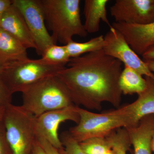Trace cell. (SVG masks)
<instances>
[{
  "label": "cell",
  "instance_id": "cell-6",
  "mask_svg": "<svg viewBox=\"0 0 154 154\" xmlns=\"http://www.w3.org/2000/svg\"><path fill=\"white\" fill-rule=\"evenodd\" d=\"M66 66L48 63L42 59L17 62L4 67L0 77L13 94L21 92L45 78L57 75Z\"/></svg>",
  "mask_w": 154,
  "mask_h": 154
},
{
  "label": "cell",
  "instance_id": "cell-12",
  "mask_svg": "<svg viewBox=\"0 0 154 154\" xmlns=\"http://www.w3.org/2000/svg\"><path fill=\"white\" fill-rule=\"evenodd\" d=\"M0 28L17 38L27 49H36L35 42L25 19L12 4L0 16Z\"/></svg>",
  "mask_w": 154,
  "mask_h": 154
},
{
  "label": "cell",
  "instance_id": "cell-3",
  "mask_svg": "<svg viewBox=\"0 0 154 154\" xmlns=\"http://www.w3.org/2000/svg\"><path fill=\"white\" fill-rule=\"evenodd\" d=\"M45 23L54 43L66 45L73 37H85L88 33L81 21L80 0H41Z\"/></svg>",
  "mask_w": 154,
  "mask_h": 154
},
{
  "label": "cell",
  "instance_id": "cell-10",
  "mask_svg": "<svg viewBox=\"0 0 154 154\" xmlns=\"http://www.w3.org/2000/svg\"><path fill=\"white\" fill-rule=\"evenodd\" d=\"M110 12L117 23L150 24L154 22V0H116Z\"/></svg>",
  "mask_w": 154,
  "mask_h": 154
},
{
  "label": "cell",
  "instance_id": "cell-25",
  "mask_svg": "<svg viewBox=\"0 0 154 154\" xmlns=\"http://www.w3.org/2000/svg\"><path fill=\"white\" fill-rule=\"evenodd\" d=\"M36 139L46 154H61L58 149L51 144L47 140L42 138H36Z\"/></svg>",
  "mask_w": 154,
  "mask_h": 154
},
{
  "label": "cell",
  "instance_id": "cell-8",
  "mask_svg": "<svg viewBox=\"0 0 154 154\" xmlns=\"http://www.w3.org/2000/svg\"><path fill=\"white\" fill-rule=\"evenodd\" d=\"M77 106H70L63 109L48 111L35 117L34 122L36 138H42L58 150L63 148L59 136L58 129L62 122H74L76 124L80 120Z\"/></svg>",
  "mask_w": 154,
  "mask_h": 154
},
{
  "label": "cell",
  "instance_id": "cell-19",
  "mask_svg": "<svg viewBox=\"0 0 154 154\" xmlns=\"http://www.w3.org/2000/svg\"><path fill=\"white\" fill-rule=\"evenodd\" d=\"M111 149L116 154H127L131 146L127 131L125 128H118L106 137Z\"/></svg>",
  "mask_w": 154,
  "mask_h": 154
},
{
  "label": "cell",
  "instance_id": "cell-18",
  "mask_svg": "<svg viewBox=\"0 0 154 154\" xmlns=\"http://www.w3.org/2000/svg\"><path fill=\"white\" fill-rule=\"evenodd\" d=\"M105 45L104 36L100 35L84 42L72 41L66 45L67 51L71 58L103 49Z\"/></svg>",
  "mask_w": 154,
  "mask_h": 154
},
{
  "label": "cell",
  "instance_id": "cell-20",
  "mask_svg": "<svg viewBox=\"0 0 154 154\" xmlns=\"http://www.w3.org/2000/svg\"><path fill=\"white\" fill-rule=\"evenodd\" d=\"M42 56V59L48 63L65 66H66L71 59L65 45L55 44L45 50Z\"/></svg>",
  "mask_w": 154,
  "mask_h": 154
},
{
  "label": "cell",
  "instance_id": "cell-27",
  "mask_svg": "<svg viewBox=\"0 0 154 154\" xmlns=\"http://www.w3.org/2000/svg\"><path fill=\"white\" fill-rule=\"evenodd\" d=\"M11 5L12 1L0 0V15H2Z\"/></svg>",
  "mask_w": 154,
  "mask_h": 154
},
{
  "label": "cell",
  "instance_id": "cell-14",
  "mask_svg": "<svg viewBox=\"0 0 154 154\" xmlns=\"http://www.w3.org/2000/svg\"><path fill=\"white\" fill-rule=\"evenodd\" d=\"M27 48L8 33L0 28V64H10L28 59Z\"/></svg>",
  "mask_w": 154,
  "mask_h": 154
},
{
  "label": "cell",
  "instance_id": "cell-22",
  "mask_svg": "<svg viewBox=\"0 0 154 154\" xmlns=\"http://www.w3.org/2000/svg\"><path fill=\"white\" fill-rule=\"evenodd\" d=\"M60 140L63 148L59 150L61 154H86L81 148L79 143L75 140L68 132H64L61 135Z\"/></svg>",
  "mask_w": 154,
  "mask_h": 154
},
{
  "label": "cell",
  "instance_id": "cell-16",
  "mask_svg": "<svg viewBox=\"0 0 154 154\" xmlns=\"http://www.w3.org/2000/svg\"><path fill=\"white\" fill-rule=\"evenodd\" d=\"M146 86L139 94L136 100L131 103L133 113L139 122L144 116L154 114V79L145 76Z\"/></svg>",
  "mask_w": 154,
  "mask_h": 154
},
{
  "label": "cell",
  "instance_id": "cell-1",
  "mask_svg": "<svg viewBox=\"0 0 154 154\" xmlns=\"http://www.w3.org/2000/svg\"><path fill=\"white\" fill-rule=\"evenodd\" d=\"M122 71V63L102 49L71 58L57 75L76 106L100 110L103 102L116 107L120 105L122 94L119 82Z\"/></svg>",
  "mask_w": 154,
  "mask_h": 154
},
{
  "label": "cell",
  "instance_id": "cell-23",
  "mask_svg": "<svg viewBox=\"0 0 154 154\" xmlns=\"http://www.w3.org/2000/svg\"><path fill=\"white\" fill-rule=\"evenodd\" d=\"M13 94L0 77V107L6 108L12 104Z\"/></svg>",
  "mask_w": 154,
  "mask_h": 154
},
{
  "label": "cell",
  "instance_id": "cell-29",
  "mask_svg": "<svg viewBox=\"0 0 154 154\" xmlns=\"http://www.w3.org/2000/svg\"><path fill=\"white\" fill-rule=\"evenodd\" d=\"M145 62L149 70L153 73H154V61L147 60L144 61Z\"/></svg>",
  "mask_w": 154,
  "mask_h": 154
},
{
  "label": "cell",
  "instance_id": "cell-9",
  "mask_svg": "<svg viewBox=\"0 0 154 154\" xmlns=\"http://www.w3.org/2000/svg\"><path fill=\"white\" fill-rule=\"evenodd\" d=\"M104 39L103 50L105 54L120 61L140 75L154 79V74L149 70L145 62L133 50L121 33L112 26Z\"/></svg>",
  "mask_w": 154,
  "mask_h": 154
},
{
  "label": "cell",
  "instance_id": "cell-4",
  "mask_svg": "<svg viewBox=\"0 0 154 154\" xmlns=\"http://www.w3.org/2000/svg\"><path fill=\"white\" fill-rule=\"evenodd\" d=\"M22 93V106L35 117L48 111L75 105L68 89L57 75L39 80Z\"/></svg>",
  "mask_w": 154,
  "mask_h": 154
},
{
  "label": "cell",
  "instance_id": "cell-26",
  "mask_svg": "<svg viewBox=\"0 0 154 154\" xmlns=\"http://www.w3.org/2000/svg\"><path fill=\"white\" fill-rule=\"evenodd\" d=\"M142 56L143 61H154V44L149 48Z\"/></svg>",
  "mask_w": 154,
  "mask_h": 154
},
{
  "label": "cell",
  "instance_id": "cell-28",
  "mask_svg": "<svg viewBox=\"0 0 154 154\" xmlns=\"http://www.w3.org/2000/svg\"><path fill=\"white\" fill-rule=\"evenodd\" d=\"M31 154H46L44 149L39 145L36 139V141L33 145Z\"/></svg>",
  "mask_w": 154,
  "mask_h": 154
},
{
  "label": "cell",
  "instance_id": "cell-13",
  "mask_svg": "<svg viewBox=\"0 0 154 154\" xmlns=\"http://www.w3.org/2000/svg\"><path fill=\"white\" fill-rule=\"evenodd\" d=\"M134 154H152V141L154 136V114L141 119L137 125L126 128Z\"/></svg>",
  "mask_w": 154,
  "mask_h": 154
},
{
  "label": "cell",
  "instance_id": "cell-31",
  "mask_svg": "<svg viewBox=\"0 0 154 154\" xmlns=\"http://www.w3.org/2000/svg\"><path fill=\"white\" fill-rule=\"evenodd\" d=\"M151 148L152 152H154V136L152 141Z\"/></svg>",
  "mask_w": 154,
  "mask_h": 154
},
{
  "label": "cell",
  "instance_id": "cell-7",
  "mask_svg": "<svg viewBox=\"0 0 154 154\" xmlns=\"http://www.w3.org/2000/svg\"><path fill=\"white\" fill-rule=\"evenodd\" d=\"M12 4L25 19L35 42L36 52L42 55L45 50L55 44L48 31L41 0H12Z\"/></svg>",
  "mask_w": 154,
  "mask_h": 154
},
{
  "label": "cell",
  "instance_id": "cell-30",
  "mask_svg": "<svg viewBox=\"0 0 154 154\" xmlns=\"http://www.w3.org/2000/svg\"><path fill=\"white\" fill-rule=\"evenodd\" d=\"M6 108L0 107V121L3 120Z\"/></svg>",
  "mask_w": 154,
  "mask_h": 154
},
{
  "label": "cell",
  "instance_id": "cell-24",
  "mask_svg": "<svg viewBox=\"0 0 154 154\" xmlns=\"http://www.w3.org/2000/svg\"><path fill=\"white\" fill-rule=\"evenodd\" d=\"M0 154H13L3 120L0 121Z\"/></svg>",
  "mask_w": 154,
  "mask_h": 154
},
{
  "label": "cell",
  "instance_id": "cell-5",
  "mask_svg": "<svg viewBox=\"0 0 154 154\" xmlns=\"http://www.w3.org/2000/svg\"><path fill=\"white\" fill-rule=\"evenodd\" d=\"M35 119L22 105L6 107L3 121L13 154H31L36 140Z\"/></svg>",
  "mask_w": 154,
  "mask_h": 154
},
{
  "label": "cell",
  "instance_id": "cell-32",
  "mask_svg": "<svg viewBox=\"0 0 154 154\" xmlns=\"http://www.w3.org/2000/svg\"><path fill=\"white\" fill-rule=\"evenodd\" d=\"M106 154H116L112 149L108 151Z\"/></svg>",
  "mask_w": 154,
  "mask_h": 154
},
{
  "label": "cell",
  "instance_id": "cell-11",
  "mask_svg": "<svg viewBox=\"0 0 154 154\" xmlns=\"http://www.w3.org/2000/svg\"><path fill=\"white\" fill-rule=\"evenodd\" d=\"M112 26L121 33L137 55H142L154 44V22L140 25L115 22Z\"/></svg>",
  "mask_w": 154,
  "mask_h": 154
},
{
  "label": "cell",
  "instance_id": "cell-2",
  "mask_svg": "<svg viewBox=\"0 0 154 154\" xmlns=\"http://www.w3.org/2000/svg\"><path fill=\"white\" fill-rule=\"evenodd\" d=\"M76 109L80 120L69 132L79 143L92 137H106L118 128L138 124L130 104L101 113H93L79 106Z\"/></svg>",
  "mask_w": 154,
  "mask_h": 154
},
{
  "label": "cell",
  "instance_id": "cell-33",
  "mask_svg": "<svg viewBox=\"0 0 154 154\" xmlns=\"http://www.w3.org/2000/svg\"><path fill=\"white\" fill-rule=\"evenodd\" d=\"M3 69H4V66H3L2 65L0 64V74H1L2 72Z\"/></svg>",
  "mask_w": 154,
  "mask_h": 154
},
{
  "label": "cell",
  "instance_id": "cell-17",
  "mask_svg": "<svg viewBox=\"0 0 154 154\" xmlns=\"http://www.w3.org/2000/svg\"><path fill=\"white\" fill-rule=\"evenodd\" d=\"M119 83L122 93L125 95H139L144 91L146 86V82L142 75L125 65Z\"/></svg>",
  "mask_w": 154,
  "mask_h": 154
},
{
  "label": "cell",
  "instance_id": "cell-15",
  "mask_svg": "<svg viewBox=\"0 0 154 154\" xmlns=\"http://www.w3.org/2000/svg\"><path fill=\"white\" fill-rule=\"evenodd\" d=\"M108 0H86L84 4V25L87 33H94L99 31L100 23L102 21L112 27L107 17V5Z\"/></svg>",
  "mask_w": 154,
  "mask_h": 154
},
{
  "label": "cell",
  "instance_id": "cell-21",
  "mask_svg": "<svg viewBox=\"0 0 154 154\" xmlns=\"http://www.w3.org/2000/svg\"><path fill=\"white\" fill-rule=\"evenodd\" d=\"M79 143L86 154H106L111 149L106 137H92Z\"/></svg>",
  "mask_w": 154,
  "mask_h": 154
}]
</instances>
